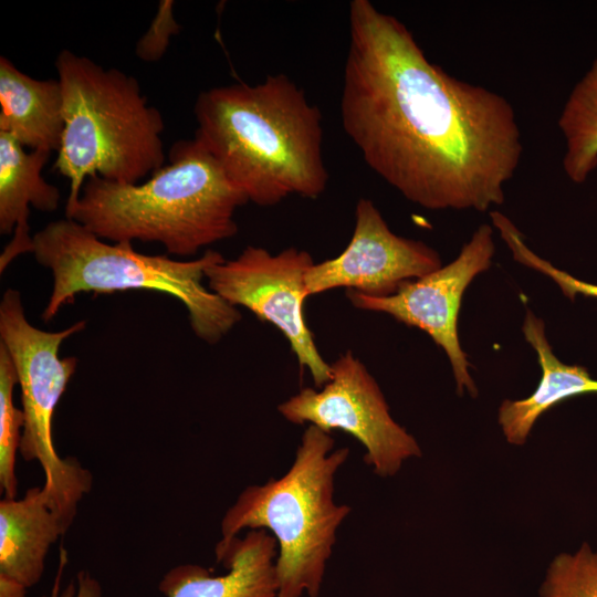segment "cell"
<instances>
[{"label": "cell", "mask_w": 597, "mask_h": 597, "mask_svg": "<svg viewBox=\"0 0 597 597\" xmlns=\"http://www.w3.org/2000/svg\"><path fill=\"white\" fill-rule=\"evenodd\" d=\"M179 32L180 25L174 15V1L161 0L148 30L136 43L137 57L145 62L159 61L167 51L170 38Z\"/></svg>", "instance_id": "cell-21"}, {"label": "cell", "mask_w": 597, "mask_h": 597, "mask_svg": "<svg viewBox=\"0 0 597 597\" xmlns=\"http://www.w3.org/2000/svg\"><path fill=\"white\" fill-rule=\"evenodd\" d=\"M540 597H597V551L583 543L549 563Z\"/></svg>", "instance_id": "cell-19"}, {"label": "cell", "mask_w": 597, "mask_h": 597, "mask_svg": "<svg viewBox=\"0 0 597 597\" xmlns=\"http://www.w3.org/2000/svg\"><path fill=\"white\" fill-rule=\"evenodd\" d=\"M0 597H27V588L13 579L0 575Z\"/></svg>", "instance_id": "cell-23"}, {"label": "cell", "mask_w": 597, "mask_h": 597, "mask_svg": "<svg viewBox=\"0 0 597 597\" xmlns=\"http://www.w3.org/2000/svg\"><path fill=\"white\" fill-rule=\"evenodd\" d=\"M49 151H25L7 133L0 132V232L13 237L0 256V271L18 255L32 252L28 219L30 206L51 212L57 209L60 190L42 177Z\"/></svg>", "instance_id": "cell-13"}, {"label": "cell", "mask_w": 597, "mask_h": 597, "mask_svg": "<svg viewBox=\"0 0 597 597\" xmlns=\"http://www.w3.org/2000/svg\"><path fill=\"white\" fill-rule=\"evenodd\" d=\"M51 270L53 287L42 318L51 321L82 292L145 290L168 294L188 312L193 333L218 343L241 320L240 311L207 289L206 270L224 258L208 250L192 261L147 255L132 242L108 244L72 219L50 222L33 235L32 252Z\"/></svg>", "instance_id": "cell-6"}, {"label": "cell", "mask_w": 597, "mask_h": 597, "mask_svg": "<svg viewBox=\"0 0 597 597\" xmlns=\"http://www.w3.org/2000/svg\"><path fill=\"white\" fill-rule=\"evenodd\" d=\"M85 324L80 321L63 331L46 332L27 320L19 291L8 289L0 302V344L12 359L21 390L24 423L19 452L24 461L39 462L46 502L70 526L93 488V475L76 458L57 454L52 419L77 366L76 357L59 356L60 347Z\"/></svg>", "instance_id": "cell-7"}, {"label": "cell", "mask_w": 597, "mask_h": 597, "mask_svg": "<svg viewBox=\"0 0 597 597\" xmlns=\"http://www.w3.org/2000/svg\"><path fill=\"white\" fill-rule=\"evenodd\" d=\"M18 376L7 348L0 344V490L7 499H17V453L24 423L22 409L13 402Z\"/></svg>", "instance_id": "cell-18"}, {"label": "cell", "mask_w": 597, "mask_h": 597, "mask_svg": "<svg viewBox=\"0 0 597 597\" xmlns=\"http://www.w3.org/2000/svg\"><path fill=\"white\" fill-rule=\"evenodd\" d=\"M490 216L493 226L499 230L516 262L549 276L569 300H574L578 294L597 298L596 284L583 282L536 255L525 244L522 233L506 216L495 210L491 211Z\"/></svg>", "instance_id": "cell-20"}, {"label": "cell", "mask_w": 597, "mask_h": 597, "mask_svg": "<svg viewBox=\"0 0 597 597\" xmlns=\"http://www.w3.org/2000/svg\"><path fill=\"white\" fill-rule=\"evenodd\" d=\"M348 20L341 119L366 165L426 209L501 206L523 155L512 104L430 62L369 0H353Z\"/></svg>", "instance_id": "cell-1"}, {"label": "cell", "mask_w": 597, "mask_h": 597, "mask_svg": "<svg viewBox=\"0 0 597 597\" xmlns=\"http://www.w3.org/2000/svg\"><path fill=\"white\" fill-rule=\"evenodd\" d=\"M168 160L143 184L88 177L66 218L100 239L158 242L181 256L235 235L234 213L249 200L202 144L178 140Z\"/></svg>", "instance_id": "cell-3"}, {"label": "cell", "mask_w": 597, "mask_h": 597, "mask_svg": "<svg viewBox=\"0 0 597 597\" xmlns=\"http://www.w3.org/2000/svg\"><path fill=\"white\" fill-rule=\"evenodd\" d=\"M441 266L436 250L394 233L374 202L360 198L348 245L338 256L314 263L305 274V286L310 296L345 287L385 297L395 294L404 282Z\"/></svg>", "instance_id": "cell-11"}, {"label": "cell", "mask_w": 597, "mask_h": 597, "mask_svg": "<svg viewBox=\"0 0 597 597\" xmlns=\"http://www.w3.org/2000/svg\"><path fill=\"white\" fill-rule=\"evenodd\" d=\"M276 540L268 531L249 530L243 537L217 543L216 559L226 574L179 564L163 576L158 589L165 597H276Z\"/></svg>", "instance_id": "cell-12"}, {"label": "cell", "mask_w": 597, "mask_h": 597, "mask_svg": "<svg viewBox=\"0 0 597 597\" xmlns=\"http://www.w3.org/2000/svg\"><path fill=\"white\" fill-rule=\"evenodd\" d=\"M41 597H103V589L100 582L90 572L83 569L63 590H60L57 582L50 595Z\"/></svg>", "instance_id": "cell-22"}, {"label": "cell", "mask_w": 597, "mask_h": 597, "mask_svg": "<svg viewBox=\"0 0 597 597\" xmlns=\"http://www.w3.org/2000/svg\"><path fill=\"white\" fill-rule=\"evenodd\" d=\"M308 425L290 469L247 486L221 520V540L265 530L276 540V597H318L339 525L352 507L334 499L335 479L349 449Z\"/></svg>", "instance_id": "cell-4"}, {"label": "cell", "mask_w": 597, "mask_h": 597, "mask_svg": "<svg viewBox=\"0 0 597 597\" xmlns=\"http://www.w3.org/2000/svg\"><path fill=\"white\" fill-rule=\"evenodd\" d=\"M193 112L195 138L249 201L270 207L326 190L321 112L287 75L203 91Z\"/></svg>", "instance_id": "cell-2"}, {"label": "cell", "mask_w": 597, "mask_h": 597, "mask_svg": "<svg viewBox=\"0 0 597 597\" xmlns=\"http://www.w3.org/2000/svg\"><path fill=\"white\" fill-rule=\"evenodd\" d=\"M70 525L46 502L42 486L0 501V575L27 589L42 578L52 545Z\"/></svg>", "instance_id": "cell-14"}, {"label": "cell", "mask_w": 597, "mask_h": 597, "mask_svg": "<svg viewBox=\"0 0 597 597\" xmlns=\"http://www.w3.org/2000/svg\"><path fill=\"white\" fill-rule=\"evenodd\" d=\"M557 125L565 142L564 174L583 184L597 168V57L570 91Z\"/></svg>", "instance_id": "cell-17"}, {"label": "cell", "mask_w": 597, "mask_h": 597, "mask_svg": "<svg viewBox=\"0 0 597 597\" xmlns=\"http://www.w3.org/2000/svg\"><path fill=\"white\" fill-rule=\"evenodd\" d=\"M493 229L481 224L451 263L421 277L404 282L397 292L373 297L347 290L346 296L359 310L381 312L398 322L425 331L446 352L454 375L457 392L478 396L469 373V360L458 335V317L464 291L473 279L492 264Z\"/></svg>", "instance_id": "cell-10"}, {"label": "cell", "mask_w": 597, "mask_h": 597, "mask_svg": "<svg viewBox=\"0 0 597 597\" xmlns=\"http://www.w3.org/2000/svg\"><path fill=\"white\" fill-rule=\"evenodd\" d=\"M522 332L537 354L542 378L532 395L519 400L505 399L499 408L498 422L502 433L514 446L526 442L537 419L553 406L570 397L597 392V380L586 367L564 364L555 356L544 322L530 310Z\"/></svg>", "instance_id": "cell-15"}, {"label": "cell", "mask_w": 597, "mask_h": 597, "mask_svg": "<svg viewBox=\"0 0 597 597\" xmlns=\"http://www.w3.org/2000/svg\"><path fill=\"white\" fill-rule=\"evenodd\" d=\"M277 410L291 423L353 436L365 448V463L380 478L396 475L404 462L422 455L416 438L391 417L380 387L352 350L331 365L324 386L301 389Z\"/></svg>", "instance_id": "cell-8"}, {"label": "cell", "mask_w": 597, "mask_h": 597, "mask_svg": "<svg viewBox=\"0 0 597 597\" xmlns=\"http://www.w3.org/2000/svg\"><path fill=\"white\" fill-rule=\"evenodd\" d=\"M64 101V129L53 168L70 179L65 214L92 176L137 184L165 163V124L137 80L69 50L55 61Z\"/></svg>", "instance_id": "cell-5"}, {"label": "cell", "mask_w": 597, "mask_h": 597, "mask_svg": "<svg viewBox=\"0 0 597 597\" xmlns=\"http://www.w3.org/2000/svg\"><path fill=\"white\" fill-rule=\"evenodd\" d=\"M0 132L32 150L57 151L64 129L59 80H36L0 57Z\"/></svg>", "instance_id": "cell-16"}, {"label": "cell", "mask_w": 597, "mask_h": 597, "mask_svg": "<svg viewBox=\"0 0 597 597\" xmlns=\"http://www.w3.org/2000/svg\"><path fill=\"white\" fill-rule=\"evenodd\" d=\"M314 264L307 251L287 248L276 254L249 245L238 258L206 270L209 290L231 306H243L260 321L274 325L289 341L301 368L316 388L331 378V365L321 356L303 313L310 295L305 274Z\"/></svg>", "instance_id": "cell-9"}]
</instances>
